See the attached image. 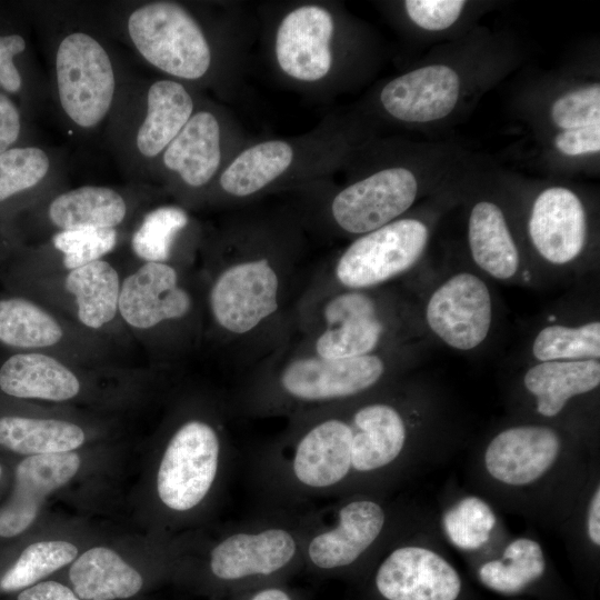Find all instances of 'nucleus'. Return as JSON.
<instances>
[{
  "instance_id": "nucleus-1",
  "label": "nucleus",
  "mask_w": 600,
  "mask_h": 600,
  "mask_svg": "<svg viewBox=\"0 0 600 600\" xmlns=\"http://www.w3.org/2000/svg\"><path fill=\"white\" fill-rule=\"evenodd\" d=\"M308 250L309 233L289 202L233 209L208 242L206 314L236 367L248 370L294 336Z\"/></svg>"
},
{
  "instance_id": "nucleus-2",
  "label": "nucleus",
  "mask_w": 600,
  "mask_h": 600,
  "mask_svg": "<svg viewBox=\"0 0 600 600\" xmlns=\"http://www.w3.org/2000/svg\"><path fill=\"white\" fill-rule=\"evenodd\" d=\"M378 391V390H376ZM370 392L360 398L298 413L262 453L259 478L280 500L329 497L353 474L396 461L408 440L400 407Z\"/></svg>"
},
{
  "instance_id": "nucleus-3",
  "label": "nucleus",
  "mask_w": 600,
  "mask_h": 600,
  "mask_svg": "<svg viewBox=\"0 0 600 600\" xmlns=\"http://www.w3.org/2000/svg\"><path fill=\"white\" fill-rule=\"evenodd\" d=\"M371 137L340 172L288 193L308 233L353 239L409 213L462 172L452 154L436 148Z\"/></svg>"
},
{
  "instance_id": "nucleus-4",
  "label": "nucleus",
  "mask_w": 600,
  "mask_h": 600,
  "mask_svg": "<svg viewBox=\"0 0 600 600\" xmlns=\"http://www.w3.org/2000/svg\"><path fill=\"white\" fill-rule=\"evenodd\" d=\"M267 61L284 86L328 98L361 84L379 62L364 23L334 1H289L263 14Z\"/></svg>"
},
{
  "instance_id": "nucleus-5",
  "label": "nucleus",
  "mask_w": 600,
  "mask_h": 600,
  "mask_svg": "<svg viewBox=\"0 0 600 600\" xmlns=\"http://www.w3.org/2000/svg\"><path fill=\"white\" fill-rule=\"evenodd\" d=\"M426 343L378 353L323 358L296 338L248 369L236 390V412L287 417L347 402L391 383L418 363Z\"/></svg>"
},
{
  "instance_id": "nucleus-6",
  "label": "nucleus",
  "mask_w": 600,
  "mask_h": 600,
  "mask_svg": "<svg viewBox=\"0 0 600 600\" xmlns=\"http://www.w3.org/2000/svg\"><path fill=\"white\" fill-rule=\"evenodd\" d=\"M373 136L372 124L351 112L328 116L301 134L251 138L221 172L208 200L233 210L332 178Z\"/></svg>"
},
{
  "instance_id": "nucleus-7",
  "label": "nucleus",
  "mask_w": 600,
  "mask_h": 600,
  "mask_svg": "<svg viewBox=\"0 0 600 600\" xmlns=\"http://www.w3.org/2000/svg\"><path fill=\"white\" fill-rule=\"evenodd\" d=\"M330 359L428 343L409 289H342L311 276L294 309V336Z\"/></svg>"
},
{
  "instance_id": "nucleus-8",
  "label": "nucleus",
  "mask_w": 600,
  "mask_h": 600,
  "mask_svg": "<svg viewBox=\"0 0 600 600\" xmlns=\"http://www.w3.org/2000/svg\"><path fill=\"white\" fill-rule=\"evenodd\" d=\"M494 44L450 48L382 82L370 96V123L382 120L409 129H423L453 120L482 89L508 69Z\"/></svg>"
},
{
  "instance_id": "nucleus-9",
  "label": "nucleus",
  "mask_w": 600,
  "mask_h": 600,
  "mask_svg": "<svg viewBox=\"0 0 600 600\" xmlns=\"http://www.w3.org/2000/svg\"><path fill=\"white\" fill-rule=\"evenodd\" d=\"M463 176L409 213L361 234L312 276L342 289L392 286L417 271L442 214L459 202Z\"/></svg>"
},
{
  "instance_id": "nucleus-10",
  "label": "nucleus",
  "mask_w": 600,
  "mask_h": 600,
  "mask_svg": "<svg viewBox=\"0 0 600 600\" xmlns=\"http://www.w3.org/2000/svg\"><path fill=\"white\" fill-rule=\"evenodd\" d=\"M524 248L537 286L581 276L598 253L596 211L576 188L550 182L514 191Z\"/></svg>"
},
{
  "instance_id": "nucleus-11",
  "label": "nucleus",
  "mask_w": 600,
  "mask_h": 600,
  "mask_svg": "<svg viewBox=\"0 0 600 600\" xmlns=\"http://www.w3.org/2000/svg\"><path fill=\"white\" fill-rule=\"evenodd\" d=\"M318 517L279 511L236 526L209 549V579L224 596L284 582L303 567L306 540Z\"/></svg>"
},
{
  "instance_id": "nucleus-12",
  "label": "nucleus",
  "mask_w": 600,
  "mask_h": 600,
  "mask_svg": "<svg viewBox=\"0 0 600 600\" xmlns=\"http://www.w3.org/2000/svg\"><path fill=\"white\" fill-rule=\"evenodd\" d=\"M128 31L140 54L174 79L199 81L216 67L220 68L219 63L241 79L244 64L219 54L201 22L183 4L173 1L143 4L130 14Z\"/></svg>"
},
{
  "instance_id": "nucleus-13",
  "label": "nucleus",
  "mask_w": 600,
  "mask_h": 600,
  "mask_svg": "<svg viewBox=\"0 0 600 600\" xmlns=\"http://www.w3.org/2000/svg\"><path fill=\"white\" fill-rule=\"evenodd\" d=\"M483 274L469 263L450 268L417 294L424 336L460 353L487 347L498 326V300Z\"/></svg>"
},
{
  "instance_id": "nucleus-14",
  "label": "nucleus",
  "mask_w": 600,
  "mask_h": 600,
  "mask_svg": "<svg viewBox=\"0 0 600 600\" xmlns=\"http://www.w3.org/2000/svg\"><path fill=\"white\" fill-rule=\"evenodd\" d=\"M460 199L464 201L469 264L499 283L537 286L522 239L514 191L470 183L466 176Z\"/></svg>"
},
{
  "instance_id": "nucleus-15",
  "label": "nucleus",
  "mask_w": 600,
  "mask_h": 600,
  "mask_svg": "<svg viewBox=\"0 0 600 600\" xmlns=\"http://www.w3.org/2000/svg\"><path fill=\"white\" fill-rule=\"evenodd\" d=\"M527 110L543 151L556 164L581 166L600 154V82L569 76L544 83Z\"/></svg>"
},
{
  "instance_id": "nucleus-16",
  "label": "nucleus",
  "mask_w": 600,
  "mask_h": 600,
  "mask_svg": "<svg viewBox=\"0 0 600 600\" xmlns=\"http://www.w3.org/2000/svg\"><path fill=\"white\" fill-rule=\"evenodd\" d=\"M227 439L212 416L190 414L170 433L156 477L161 504L174 514L200 507L219 481Z\"/></svg>"
},
{
  "instance_id": "nucleus-17",
  "label": "nucleus",
  "mask_w": 600,
  "mask_h": 600,
  "mask_svg": "<svg viewBox=\"0 0 600 600\" xmlns=\"http://www.w3.org/2000/svg\"><path fill=\"white\" fill-rule=\"evenodd\" d=\"M179 264L143 262L121 281L118 313L141 331H172L177 340L192 338L201 329L203 286Z\"/></svg>"
},
{
  "instance_id": "nucleus-18",
  "label": "nucleus",
  "mask_w": 600,
  "mask_h": 600,
  "mask_svg": "<svg viewBox=\"0 0 600 600\" xmlns=\"http://www.w3.org/2000/svg\"><path fill=\"white\" fill-rule=\"evenodd\" d=\"M250 139L227 113L196 109L162 152V163L187 190L208 197L221 172Z\"/></svg>"
},
{
  "instance_id": "nucleus-19",
  "label": "nucleus",
  "mask_w": 600,
  "mask_h": 600,
  "mask_svg": "<svg viewBox=\"0 0 600 600\" xmlns=\"http://www.w3.org/2000/svg\"><path fill=\"white\" fill-rule=\"evenodd\" d=\"M58 93L67 116L82 128L97 126L114 93V74L104 48L83 32L67 36L56 54Z\"/></svg>"
},
{
  "instance_id": "nucleus-20",
  "label": "nucleus",
  "mask_w": 600,
  "mask_h": 600,
  "mask_svg": "<svg viewBox=\"0 0 600 600\" xmlns=\"http://www.w3.org/2000/svg\"><path fill=\"white\" fill-rule=\"evenodd\" d=\"M384 523L386 513L373 500L342 503L332 523L318 517L306 540L302 568L322 577L350 568L378 540Z\"/></svg>"
},
{
  "instance_id": "nucleus-21",
  "label": "nucleus",
  "mask_w": 600,
  "mask_h": 600,
  "mask_svg": "<svg viewBox=\"0 0 600 600\" xmlns=\"http://www.w3.org/2000/svg\"><path fill=\"white\" fill-rule=\"evenodd\" d=\"M374 587L384 600H456L461 581L439 554L421 547H400L380 563Z\"/></svg>"
},
{
  "instance_id": "nucleus-22",
  "label": "nucleus",
  "mask_w": 600,
  "mask_h": 600,
  "mask_svg": "<svg viewBox=\"0 0 600 600\" xmlns=\"http://www.w3.org/2000/svg\"><path fill=\"white\" fill-rule=\"evenodd\" d=\"M80 466L81 459L74 451L21 460L16 468L12 493L0 509V537L12 538L24 532L47 496L68 483Z\"/></svg>"
},
{
  "instance_id": "nucleus-23",
  "label": "nucleus",
  "mask_w": 600,
  "mask_h": 600,
  "mask_svg": "<svg viewBox=\"0 0 600 600\" xmlns=\"http://www.w3.org/2000/svg\"><path fill=\"white\" fill-rule=\"evenodd\" d=\"M560 451L558 433L544 426L524 424L499 432L486 451V467L497 480L521 486L540 478Z\"/></svg>"
},
{
  "instance_id": "nucleus-24",
  "label": "nucleus",
  "mask_w": 600,
  "mask_h": 600,
  "mask_svg": "<svg viewBox=\"0 0 600 600\" xmlns=\"http://www.w3.org/2000/svg\"><path fill=\"white\" fill-rule=\"evenodd\" d=\"M0 389L8 396L61 402L81 390L78 376L63 362L41 352H21L0 367Z\"/></svg>"
},
{
  "instance_id": "nucleus-25",
  "label": "nucleus",
  "mask_w": 600,
  "mask_h": 600,
  "mask_svg": "<svg viewBox=\"0 0 600 600\" xmlns=\"http://www.w3.org/2000/svg\"><path fill=\"white\" fill-rule=\"evenodd\" d=\"M524 389L534 398L536 411L552 418L574 397L589 393L600 384V360L528 362Z\"/></svg>"
},
{
  "instance_id": "nucleus-26",
  "label": "nucleus",
  "mask_w": 600,
  "mask_h": 600,
  "mask_svg": "<svg viewBox=\"0 0 600 600\" xmlns=\"http://www.w3.org/2000/svg\"><path fill=\"white\" fill-rule=\"evenodd\" d=\"M547 318L531 334L529 362L600 360V319L594 311Z\"/></svg>"
},
{
  "instance_id": "nucleus-27",
  "label": "nucleus",
  "mask_w": 600,
  "mask_h": 600,
  "mask_svg": "<svg viewBox=\"0 0 600 600\" xmlns=\"http://www.w3.org/2000/svg\"><path fill=\"white\" fill-rule=\"evenodd\" d=\"M69 579L81 600L128 599L143 587L141 573L107 547H93L77 557Z\"/></svg>"
},
{
  "instance_id": "nucleus-28",
  "label": "nucleus",
  "mask_w": 600,
  "mask_h": 600,
  "mask_svg": "<svg viewBox=\"0 0 600 600\" xmlns=\"http://www.w3.org/2000/svg\"><path fill=\"white\" fill-rule=\"evenodd\" d=\"M196 110L194 100L182 82L162 79L147 94V114L137 133V147L147 158H156L179 134Z\"/></svg>"
},
{
  "instance_id": "nucleus-29",
  "label": "nucleus",
  "mask_w": 600,
  "mask_h": 600,
  "mask_svg": "<svg viewBox=\"0 0 600 600\" xmlns=\"http://www.w3.org/2000/svg\"><path fill=\"white\" fill-rule=\"evenodd\" d=\"M120 286L118 271L102 259L68 271L64 279L66 290L74 298L79 321L92 330L116 318Z\"/></svg>"
},
{
  "instance_id": "nucleus-30",
  "label": "nucleus",
  "mask_w": 600,
  "mask_h": 600,
  "mask_svg": "<svg viewBox=\"0 0 600 600\" xmlns=\"http://www.w3.org/2000/svg\"><path fill=\"white\" fill-rule=\"evenodd\" d=\"M127 214L124 199L106 187L84 186L59 194L49 206L50 221L60 230L116 228Z\"/></svg>"
},
{
  "instance_id": "nucleus-31",
  "label": "nucleus",
  "mask_w": 600,
  "mask_h": 600,
  "mask_svg": "<svg viewBox=\"0 0 600 600\" xmlns=\"http://www.w3.org/2000/svg\"><path fill=\"white\" fill-rule=\"evenodd\" d=\"M84 441L83 429L70 421L18 416L0 418V446L27 457L76 451Z\"/></svg>"
},
{
  "instance_id": "nucleus-32",
  "label": "nucleus",
  "mask_w": 600,
  "mask_h": 600,
  "mask_svg": "<svg viewBox=\"0 0 600 600\" xmlns=\"http://www.w3.org/2000/svg\"><path fill=\"white\" fill-rule=\"evenodd\" d=\"M63 337L58 320L47 310L24 298L0 300V341L18 349H42Z\"/></svg>"
},
{
  "instance_id": "nucleus-33",
  "label": "nucleus",
  "mask_w": 600,
  "mask_h": 600,
  "mask_svg": "<svg viewBox=\"0 0 600 600\" xmlns=\"http://www.w3.org/2000/svg\"><path fill=\"white\" fill-rule=\"evenodd\" d=\"M191 226L186 208L164 204L150 210L131 238L134 254L143 262L172 263L179 240Z\"/></svg>"
},
{
  "instance_id": "nucleus-34",
  "label": "nucleus",
  "mask_w": 600,
  "mask_h": 600,
  "mask_svg": "<svg viewBox=\"0 0 600 600\" xmlns=\"http://www.w3.org/2000/svg\"><path fill=\"white\" fill-rule=\"evenodd\" d=\"M543 571L541 547L533 540L521 538L506 548L502 560L484 563L479 569V577L492 590L516 593L540 578Z\"/></svg>"
},
{
  "instance_id": "nucleus-35",
  "label": "nucleus",
  "mask_w": 600,
  "mask_h": 600,
  "mask_svg": "<svg viewBox=\"0 0 600 600\" xmlns=\"http://www.w3.org/2000/svg\"><path fill=\"white\" fill-rule=\"evenodd\" d=\"M78 548L64 540L38 541L28 546L0 580L6 592L23 590L72 562Z\"/></svg>"
},
{
  "instance_id": "nucleus-36",
  "label": "nucleus",
  "mask_w": 600,
  "mask_h": 600,
  "mask_svg": "<svg viewBox=\"0 0 600 600\" xmlns=\"http://www.w3.org/2000/svg\"><path fill=\"white\" fill-rule=\"evenodd\" d=\"M398 20L420 32L437 34L452 31L470 8L464 0H404L390 3Z\"/></svg>"
},
{
  "instance_id": "nucleus-37",
  "label": "nucleus",
  "mask_w": 600,
  "mask_h": 600,
  "mask_svg": "<svg viewBox=\"0 0 600 600\" xmlns=\"http://www.w3.org/2000/svg\"><path fill=\"white\" fill-rule=\"evenodd\" d=\"M496 524L489 506L476 497H468L448 510L443 527L450 541L464 550H474L484 544Z\"/></svg>"
},
{
  "instance_id": "nucleus-38",
  "label": "nucleus",
  "mask_w": 600,
  "mask_h": 600,
  "mask_svg": "<svg viewBox=\"0 0 600 600\" xmlns=\"http://www.w3.org/2000/svg\"><path fill=\"white\" fill-rule=\"evenodd\" d=\"M48 170V156L40 148H10L1 153L0 202L38 184Z\"/></svg>"
},
{
  "instance_id": "nucleus-39",
  "label": "nucleus",
  "mask_w": 600,
  "mask_h": 600,
  "mask_svg": "<svg viewBox=\"0 0 600 600\" xmlns=\"http://www.w3.org/2000/svg\"><path fill=\"white\" fill-rule=\"evenodd\" d=\"M113 228L60 230L52 238L53 247L62 253V264L70 271L101 260L117 244Z\"/></svg>"
},
{
  "instance_id": "nucleus-40",
  "label": "nucleus",
  "mask_w": 600,
  "mask_h": 600,
  "mask_svg": "<svg viewBox=\"0 0 600 600\" xmlns=\"http://www.w3.org/2000/svg\"><path fill=\"white\" fill-rule=\"evenodd\" d=\"M26 41L19 34L0 36V87L10 93L21 89L22 80L13 58L23 52Z\"/></svg>"
},
{
  "instance_id": "nucleus-41",
  "label": "nucleus",
  "mask_w": 600,
  "mask_h": 600,
  "mask_svg": "<svg viewBox=\"0 0 600 600\" xmlns=\"http://www.w3.org/2000/svg\"><path fill=\"white\" fill-rule=\"evenodd\" d=\"M20 130L19 110L6 94L0 93V154L17 141Z\"/></svg>"
},
{
  "instance_id": "nucleus-42",
  "label": "nucleus",
  "mask_w": 600,
  "mask_h": 600,
  "mask_svg": "<svg viewBox=\"0 0 600 600\" xmlns=\"http://www.w3.org/2000/svg\"><path fill=\"white\" fill-rule=\"evenodd\" d=\"M18 600H81L69 587L57 581H42L23 589Z\"/></svg>"
},
{
  "instance_id": "nucleus-43",
  "label": "nucleus",
  "mask_w": 600,
  "mask_h": 600,
  "mask_svg": "<svg viewBox=\"0 0 600 600\" xmlns=\"http://www.w3.org/2000/svg\"><path fill=\"white\" fill-rule=\"evenodd\" d=\"M227 597V600H302L300 594L288 588L284 582L263 584Z\"/></svg>"
},
{
  "instance_id": "nucleus-44",
  "label": "nucleus",
  "mask_w": 600,
  "mask_h": 600,
  "mask_svg": "<svg viewBox=\"0 0 600 600\" xmlns=\"http://www.w3.org/2000/svg\"><path fill=\"white\" fill-rule=\"evenodd\" d=\"M588 533L592 542L597 546L600 544V489H598L592 498L589 518H588Z\"/></svg>"
},
{
  "instance_id": "nucleus-45",
  "label": "nucleus",
  "mask_w": 600,
  "mask_h": 600,
  "mask_svg": "<svg viewBox=\"0 0 600 600\" xmlns=\"http://www.w3.org/2000/svg\"><path fill=\"white\" fill-rule=\"evenodd\" d=\"M1 476H2V467L0 464V479H1Z\"/></svg>"
}]
</instances>
